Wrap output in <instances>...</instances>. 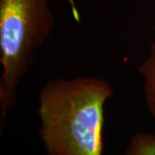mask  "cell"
Listing matches in <instances>:
<instances>
[{"label":"cell","instance_id":"7a4b0ae2","mask_svg":"<svg viewBox=\"0 0 155 155\" xmlns=\"http://www.w3.org/2000/svg\"><path fill=\"white\" fill-rule=\"evenodd\" d=\"M48 0H0L1 130L17 104L22 78L54 27Z\"/></svg>","mask_w":155,"mask_h":155},{"label":"cell","instance_id":"5b68a950","mask_svg":"<svg viewBox=\"0 0 155 155\" xmlns=\"http://www.w3.org/2000/svg\"><path fill=\"white\" fill-rule=\"evenodd\" d=\"M68 5L70 6V9L72 11V17L75 20L76 22H79L81 20V16H80V12L78 9V6L76 5V1L75 0H67Z\"/></svg>","mask_w":155,"mask_h":155},{"label":"cell","instance_id":"8992f818","mask_svg":"<svg viewBox=\"0 0 155 155\" xmlns=\"http://www.w3.org/2000/svg\"><path fill=\"white\" fill-rule=\"evenodd\" d=\"M154 31H155V17H154Z\"/></svg>","mask_w":155,"mask_h":155},{"label":"cell","instance_id":"277c9868","mask_svg":"<svg viewBox=\"0 0 155 155\" xmlns=\"http://www.w3.org/2000/svg\"><path fill=\"white\" fill-rule=\"evenodd\" d=\"M125 155H155V134L143 132L134 134Z\"/></svg>","mask_w":155,"mask_h":155},{"label":"cell","instance_id":"6da1fadb","mask_svg":"<svg viewBox=\"0 0 155 155\" xmlns=\"http://www.w3.org/2000/svg\"><path fill=\"white\" fill-rule=\"evenodd\" d=\"M110 84L96 77L54 78L38 96L40 136L48 155H103Z\"/></svg>","mask_w":155,"mask_h":155},{"label":"cell","instance_id":"3957f363","mask_svg":"<svg viewBox=\"0 0 155 155\" xmlns=\"http://www.w3.org/2000/svg\"><path fill=\"white\" fill-rule=\"evenodd\" d=\"M139 72L144 78V95L147 110L155 120V41L149 54L139 67Z\"/></svg>","mask_w":155,"mask_h":155}]
</instances>
